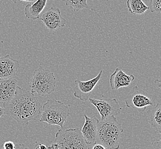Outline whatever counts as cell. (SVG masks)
Segmentation results:
<instances>
[{"label":"cell","mask_w":161,"mask_h":149,"mask_svg":"<svg viewBox=\"0 0 161 149\" xmlns=\"http://www.w3.org/2000/svg\"><path fill=\"white\" fill-rule=\"evenodd\" d=\"M42 106L37 98L27 90L17 87L13 99L4 106L6 114L21 126H25L32 120L40 118Z\"/></svg>","instance_id":"cell-1"},{"label":"cell","mask_w":161,"mask_h":149,"mask_svg":"<svg viewBox=\"0 0 161 149\" xmlns=\"http://www.w3.org/2000/svg\"><path fill=\"white\" fill-rule=\"evenodd\" d=\"M123 132L124 129L115 116L99 121L96 143L102 145L107 149H119Z\"/></svg>","instance_id":"cell-2"},{"label":"cell","mask_w":161,"mask_h":149,"mask_svg":"<svg viewBox=\"0 0 161 149\" xmlns=\"http://www.w3.org/2000/svg\"><path fill=\"white\" fill-rule=\"evenodd\" d=\"M69 116V105L55 99H48L42 106L39 121L48 123L49 126H58L63 129Z\"/></svg>","instance_id":"cell-3"},{"label":"cell","mask_w":161,"mask_h":149,"mask_svg":"<svg viewBox=\"0 0 161 149\" xmlns=\"http://www.w3.org/2000/svg\"><path fill=\"white\" fill-rule=\"evenodd\" d=\"M47 149H89L79 128L60 129Z\"/></svg>","instance_id":"cell-4"},{"label":"cell","mask_w":161,"mask_h":149,"mask_svg":"<svg viewBox=\"0 0 161 149\" xmlns=\"http://www.w3.org/2000/svg\"><path fill=\"white\" fill-rule=\"evenodd\" d=\"M32 94L37 93L40 96L51 94L55 91L56 78L55 74L48 69L40 65L33 72L29 83Z\"/></svg>","instance_id":"cell-5"},{"label":"cell","mask_w":161,"mask_h":149,"mask_svg":"<svg viewBox=\"0 0 161 149\" xmlns=\"http://www.w3.org/2000/svg\"><path fill=\"white\" fill-rule=\"evenodd\" d=\"M125 103L127 108H132L139 113L144 112L148 106H155L154 96L148 94L138 86L132 87L125 99Z\"/></svg>","instance_id":"cell-6"},{"label":"cell","mask_w":161,"mask_h":149,"mask_svg":"<svg viewBox=\"0 0 161 149\" xmlns=\"http://www.w3.org/2000/svg\"><path fill=\"white\" fill-rule=\"evenodd\" d=\"M88 100L96 107L100 114L101 120L106 119L112 116H115L121 112L122 108L116 99H97L89 98Z\"/></svg>","instance_id":"cell-7"},{"label":"cell","mask_w":161,"mask_h":149,"mask_svg":"<svg viewBox=\"0 0 161 149\" xmlns=\"http://www.w3.org/2000/svg\"><path fill=\"white\" fill-rule=\"evenodd\" d=\"M103 73L101 69L97 76L87 81H81L79 79L75 80L74 95L75 97L81 101H87L89 99L91 92L100 80Z\"/></svg>","instance_id":"cell-8"},{"label":"cell","mask_w":161,"mask_h":149,"mask_svg":"<svg viewBox=\"0 0 161 149\" xmlns=\"http://www.w3.org/2000/svg\"><path fill=\"white\" fill-rule=\"evenodd\" d=\"M39 19L50 31L64 27L66 19L61 15L60 10L57 8L51 7L40 15Z\"/></svg>","instance_id":"cell-9"},{"label":"cell","mask_w":161,"mask_h":149,"mask_svg":"<svg viewBox=\"0 0 161 149\" xmlns=\"http://www.w3.org/2000/svg\"><path fill=\"white\" fill-rule=\"evenodd\" d=\"M84 117L85 122L83 126L80 130L81 133L85 142L89 147V149H90L91 147L96 143L99 120L95 116L90 118L84 114Z\"/></svg>","instance_id":"cell-10"},{"label":"cell","mask_w":161,"mask_h":149,"mask_svg":"<svg viewBox=\"0 0 161 149\" xmlns=\"http://www.w3.org/2000/svg\"><path fill=\"white\" fill-rule=\"evenodd\" d=\"M17 80L14 78L0 80V105L4 107L14 97Z\"/></svg>","instance_id":"cell-11"},{"label":"cell","mask_w":161,"mask_h":149,"mask_svg":"<svg viewBox=\"0 0 161 149\" xmlns=\"http://www.w3.org/2000/svg\"><path fill=\"white\" fill-rule=\"evenodd\" d=\"M19 66V62L9 55L0 56V80L15 76Z\"/></svg>","instance_id":"cell-12"},{"label":"cell","mask_w":161,"mask_h":149,"mask_svg":"<svg viewBox=\"0 0 161 149\" xmlns=\"http://www.w3.org/2000/svg\"><path fill=\"white\" fill-rule=\"evenodd\" d=\"M134 79V75L127 74L122 69L116 68L110 76V86L113 90H118L120 88L128 87Z\"/></svg>","instance_id":"cell-13"},{"label":"cell","mask_w":161,"mask_h":149,"mask_svg":"<svg viewBox=\"0 0 161 149\" xmlns=\"http://www.w3.org/2000/svg\"><path fill=\"white\" fill-rule=\"evenodd\" d=\"M47 3V0H36L33 3L26 5L24 9L26 17L33 20L39 19L40 14L46 7Z\"/></svg>","instance_id":"cell-14"},{"label":"cell","mask_w":161,"mask_h":149,"mask_svg":"<svg viewBox=\"0 0 161 149\" xmlns=\"http://www.w3.org/2000/svg\"><path fill=\"white\" fill-rule=\"evenodd\" d=\"M148 123L153 129L161 131V103H157L147 111Z\"/></svg>","instance_id":"cell-15"},{"label":"cell","mask_w":161,"mask_h":149,"mask_svg":"<svg viewBox=\"0 0 161 149\" xmlns=\"http://www.w3.org/2000/svg\"><path fill=\"white\" fill-rule=\"evenodd\" d=\"M126 4L130 13L134 15H142L149 9L142 0H127Z\"/></svg>","instance_id":"cell-16"},{"label":"cell","mask_w":161,"mask_h":149,"mask_svg":"<svg viewBox=\"0 0 161 149\" xmlns=\"http://www.w3.org/2000/svg\"><path fill=\"white\" fill-rule=\"evenodd\" d=\"M65 5L72 8L74 12H77L83 9H90L87 4V0H61Z\"/></svg>","instance_id":"cell-17"},{"label":"cell","mask_w":161,"mask_h":149,"mask_svg":"<svg viewBox=\"0 0 161 149\" xmlns=\"http://www.w3.org/2000/svg\"><path fill=\"white\" fill-rule=\"evenodd\" d=\"M148 7L152 13H161V0H150Z\"/></svg>","instance_id":"cell-18"},{"label":"cell","mask_w":161,"mask_h":149,"mask_svg":"<svg viewBox=\"0 0 161 149\" xmlns=\"http://www.w3.org/2000/svg\"><path fill=\"white\" fill-rule=\"evenodd\" d=\"M152 145L154 149H161V131L153 137Z\"/></svg>","instance_id":"cell-19"},{"label":"cell","mask_w":161,"mask_h":149,"mask_svg":"<svg viewBox=\"0 0 161 149\" xmlns=\"http://www.w3.org/2000/svg\"><path fill=\"white\" fill-rule=\"evenodd\" d=\"M3 149H16V143L11 141H7L2 145Z\"/></svg>","instance_id":"cell-20"},{"label":"cell","mask_w":161,"mask_h":149,"mask_svg":"<svg viewBox=\"0 0 161 149\" xmlns=\"http://www.w3.org/2000/svg\"><path fill=\"white\" fill-rule=\"evenodd\" d=\"M90 149H107L105 146L99 143H95L94 145L91 147Z\"/></svg>","instance_id":"cell-21"},{"label":"cell","mask_w":161,"mask_h":149,"mask_svg":"<svg viewBox=\"0 0 161 149\" xmlns=\"http://www.w3.org/2000/svg\"><path fill=\"white\" fill-rule=\"evenodd\" d=\"M0 149H3L2 146H0ZM28 149L24 144H19L17 143L16 144V149Z\"/></svg>","instance_id":"cell-22"},{"label":"cell","mask_w":161,"mask_h":149,"mask_svg":"<svg viewBox=\"0 0 161 149\" xmlns=\"http://www.w3.org/2000/svg\"><path fill=\"white\" fill-rule=\"evenodd\" d=\"M6 114L5 108L0 105V118L3 117Z\"/></svg>","instance_id":"cell-23"},{"label":"cell","mask_w":161,"mask_h":149,"mask_svg":"<svg viewBox=\"0 0 161 149\" xmlns=\"http://www.w3.org/2000/svg\"><path fill=\"white\" fill-rule=\"evenodd\" d=\"M154 83L156 85L157 87L161 90V79L155 80L154 81Z\"/></svg>","instance_id":"cell-24"},{"label":"cell","mask_w":161,"mask_h":149,"mask_svg":"<svg viewBox=\"0 0 161 149\" xmlns=\"http://www.w3.org/2000/svg\"><path fill=\"white\" fill-rule=\"evenodd\" d=\"M48 147H47L46 145H44V144H42L40 143L37 146H36L35 149H47Z\"/></svg>","instance_id":"cell-25"},{"label":"cell","mask_w":161,"mask_h":149,"mask_svg":"<svg viewBox=\"0 0 161 149\" xmlns=\"http://www.w3.org/2000/svg\"><path fill=\"white\" fill-rule=\"evenodd\" d=\"M13 3H17L18 1H26V2H29V3H33L35 2L36 0H12Z\"/></svg>","instance_id":"cell-26"}]
</instances>
